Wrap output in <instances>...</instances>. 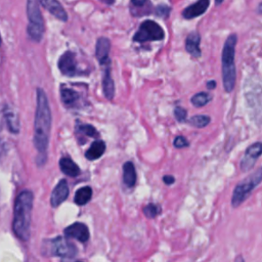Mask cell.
I'll list each match as a JSON object with an SVG mask.
<instances>
[{
	"mask_svg": "<svg viewBox=\"0 0 262 262\" xmlns=\"http://www.w3.org/2000/svg\"><path fill=\"white\" fill-rule=\"evenodd\" d=\"M69 195V186L68 182L62 179L60 180L56 186L53 188L50 196V204L53 208L58 207L61 203H63Z\"/></svg>",
	"mask_w": 262,
	"mask_h": 262,
	"instance_id": "8fae6325",
	"label": "cell"
},
{
	"mask_svg": "<svg viewBox=\"0 0 262 262\" xmlns=\"http://www.w3.org/2000/svg\"><path fill=\"white\" fill-rule=\"evenodd\" d=\"M173 145L176 147V148H184V147H187L189 145V142L188 140L182 136V135H178L174 138V141H173Z\"/></svg>",
	"mask_w": 262,
	"mask_h": 262,
	"instance_id": "83f0119b",
	"label": "cell"
},
{
	"mask_svg": "<svg viewBox=\"0 0 262 262\" xmlns=\"http://www.w3.org/2000/svg\"><path fill=\"white\" fill-rule=\"evenodd\" d=\"M212 100V95L207 93V92H199L194 94L191 98L190 101L193 106L195 107H202L208 104Z\"/></svg>",
	"mask_w": 262,
	"mask_h": 262,
	"instance_id": "603a6c76",
	"label": "cell"
},
{
	"mask_svg": "<svg viewBox=\"0 0 262 262\" xmlns=\"http://www.w3.org/2000/svg\"><path fill=\"white\" fill-rule=\"evenodd\" d=\"M156 13L161 17H167L170 13V7H168L167 5H159L156 8Z\"/></svg>",
	"mask_w": 262,
	"mask_h": 262,
	"instance_id": "f1b7e54d",
	"label": "cell"
},
{
	"mask_svg": "<svg viewBox=\"0 0 262 262\" xmlns=\"http://www.w3.org/2000/svg\"><path fill=\"white\" fill-rule=\"evenodd\" d=\"M59 168L63 174L71 177H76L80 174V168L70 158H61L59 160Z\"/></svg>",
	"mask_w": 262,
	"mask_h": 262,
	"instance_id": "e0dca14e",
	"label": "cell"
},
{
	"mask_svg": "<svg viewBox=\"0 0 262 262\" xmlns=\"http://www.w3.org/2000/svg\"><path fill=\"white\" fill-rule=\"evenodd\" d=\"M257 12L260 13V14H262V2L258 5V7H257Z\"/></svg>",
	"mask_w": 262,
	"mask_h": 262,
	"instance_id": "e575fe53",
	"label": "cell"
},
{
	"mask_svg": "<svg viewBox=\"0 0 262 262\" xmlns=\"http://www.w3.org/2000/svg\"><path fill=\"white\" fill-rule=\"evenodd\" d=\"M2 129V122H1V120H0V130Z\"/></svg>",
	"mask_w": 262,
	"mask_h": 262,
	"instance_id": "74e56055",
	"label": "cell"
},
{
	"mask_svg": "<svg viewBox=\"0 0 262 262\" xmlns=\"http://www.w3.org/2000/svg\"><path fill=\"white\" fill-rule=\"evenodd\" d=\"M5 152H6V146H5V143H4V141L0 138V160L4 157Z\"/></svg>",
	"mask_w": 262,
	"mask_h": 262,
	"instance_id": "4dcf8cb0",
	"label": "cell"
},
{
	"mask_svg": "<svg viewBox=\"0 0 262 262\" xmlns=\"http://www.w3.org/2000/svg\"><path fill=\"white\" fill-rule=\"evenodd\" d=\"M33 201V192L28 189L20 191L14 201L12 229L14 234L24 242L30 238Z\"/></svg>",
	"mask_w": 262,
	"mask_h": 262,
	"instance_id": "7a4b0ae2",
	"label": "cell"
},
{
	"mask_svg": "<svg viewBox=\"0 0 262 262\" xmlns=\"http://www.w3.org/2000/svg\"><path fill=\"white\" fill-rule=\"evenodd\" d=\"M189 124L195 128H205L211 122V118L207 115H196L189 119Z\"/></svg>",
	"mask_w": 262,
	"mask_h": 262,
	"instance_id": "cb8c5ba5",
	"label": "cell"
},
{
	"mask_svg": "<svg viewBox=\"0 0 262 262\" xmlns=\"http://www.w3.org/2000/svg\"><path fill=\"white\" fill-rule=\"evenodd\" d=\"M163 181L165 182V184H167V185H171V184H173V183H174L175 178H174L172 175H165V176L163 177Z\"/></svg>",
	"mask_w": 262,
	"mask_h": 262,
	"instance_id": "f546056e",
	"label": "cell"
},
{
	"mask_svg": "<svg viewBox=\"0 0 262 262\" xmlns=\"http://www.w3.org/2000/svg\"><path fill=\"white\" fill-rule=\"evenodd\" d=\"M104 150H105V143L102 140H96L87 149L85 157L90 161L97 160L103 155Z\"/></svg>",
	"mask_w": 262,
	"mask_h": 262,
	"instance_id": "ffe728a7",
	"label": "cell"
},
{
	"mask_svg": "<svg viewBox=\"0 0 262 262\" xmlns=\"http://www.w3.org/2000/svg\"><path fill=\"white\" fill-rule=\"evenodd\" d=\"M79 262H80V261H79Z\"/></svg>",
	"mask_w": 262,
	"mask_h": 262,
	"instance_id": "f35d334b",
	"label": "cell"
},
{
	"mask_svg": "<svg viewBox=\"0 0 262 262\" xmlns=\"http://www.w3.org/2000/svg\"><path fill=\"white\" fill-rule=\"evenodd\" d=\"M210 5V0H198L195 3L187 6L182 11V16L186 19H191L196 16L202 15L208 9Z\"/></svg>",
	"mask_w": 262,
	"mask_h": 262,
	"instance_id": "7c38bea8",
	"label": "cell"
},
{
	"mask_svg": "<svg viewBox=\"0 0 262 262\" xmlns=\"http://www.w3.org/2000/svg\"><path fill=\"white\" fill-rule=\"evenodd\" d=\"M215 2H216L217 5H219V4H221L223 2V0H215Z\"/></svg>",
	"mask_w": 262,
	"mask_h": 262,
	"instance_id": "d590c367",
	"label": "cell"
},
{
	"mask_svg": "<svg viewBox=\"0 0 262 262\" xmlns=\"http://www.w3.org/2000/svg\"><path fill=\"white\" fill-rule=\"evenodd\" d=\"M102 88H103L104 96L107 99H113L115 94V85H114V81L112 79L108 68H106V70L104 71V75L102 78Z\"/></svg>",
	"mask_w": 262,
	"mask_h": 262,
	"instance_id": "44dd1931",
	"label": "cell"
},
{
	"mask_svg": "<svg viewBox=\"0 0 262 262\" xmlns=\"http://www.w3.org/2000/svg\"><path fill=\"white\" fill-rule=\"evenodd\" d=\"M37 1L38 0H27V15L29 19L28 26L44 29V20Z\"/></svg>",
	"mask_w": 262,
	"mask_h": 262,
	"instance_id": "9c48e42d",
	"label": "cell"
},
{
	"mask_svg": "<svg viewBox=\"0 0 262 262\" xmlns=\"http://www.w3.org/2000/svg\"><path fill=\"white\" fill-rule=\"evenodd\" d=\"M38 1L46 10H48L57 19L62 21H66L68 19V14L66 10L57 0H38Z\"/></svg>",
	"mask_w": 262,
	"mask_h": 262,
	"instance_id": "4fadbf2b",
	"label": "cell"
},
{
	"mask_svg": "<svg viewBox=\"0 0 262 262\" xmlns=\"http://www.w3.org/2000/svg\"><path fill=\"white\" fill-rule=\"evenodd\" d=\"M58 69L66 76H75L78 72L76 56L72 51H66L58 59Z\"/></svg>",
	"mask_w": 262,
	"mask_h": 262,
	"instance_id": "ba28073f",
	"label": "cell"
},
{
	"mask_svg": "<svg viewBox=\"0 0 262 262\" xmlns=\"http://www.w3.org/2000/svg\"><path fill=\"white\" fill-rule=\"evenodd\" d=\"M165 37L162 27L154 20L147 19L141 23L138 31L135 33L133 40L136 42L161 41Z\"/></svg>",
	"mask_w": 262,
	"mask_h": 262,
	"instance_id": "8992f818",
	"label": "cell"
},
{
	"mask_svg": "<svg viewBox=\"0 0 262 262\" xmlns=\"http://www.w3.org/2000/svg\"><path fill=\"white\" fill-rule=\"evenodd\" d=\"M174 117L178 122H184L187 117V112L181 106H176L174 108Z\"/></svg>",
	"mask_w": 262,
	"mask_h": 262,
	"instance_id": "4316f807",
	"label": "cell"
},
{
	"mask_svg": "<svg viewBox=\"0 0 262 262\" xmlns=\"http://www.w3.org/2000/svg\"><path fill=\"white\" fill-rule=\"evenodd\" d=\"M64 234L68 237L76 238L81 243H85L89 238V229L84 223L77 222L64 228Z\"/></svg>",
	"mask_w": 262,
	"mask_h": 262,
	"instance_id": "30bf717a",
	"label": "cell"
},
{
	"mask_svg": "<svg viewBox=\"0 0 262 262\" xmlns=\"http://www.w3.org/2000/svg\"><path fill=\"white\" fill-rule=\"evenodd\" d=\"M215 87H216V81L210 80V81L207 82V88H208L209 90H212V89H214Z\"/></svg>",
	"mask_w": 262,
	"mask_h": 262,
	"instance_id": "1f68e13d",
	"label": "cell"
},
{
	"mask_svg": "<svg viewBox=\"0 0 262 262\" xmlns=\"http://www.w3.org/2000/svg\"><path fill=\"white\" fill-rule=\"evenodd\" d=\"M92 196V189L89 186H84L79 188L74 196V201L77 205L79 206H83L85 204H87L90 199Z\"/></svg>",
	"mask_w": 262,
	"mask_h": 262,
	"instance_id": "7402d4cb",
	"label": "cell"
},
{
	"mask_svg": "<svg viewBox=\"0 0 262 262\" xmlns=\"http://www.w3.org/2000/svg\"><path fill=\"white\" fill-rule=\"evenodd\" d=\"M3 116H4V119L6 121L9 131L14 134L19 133V130H20L19 119H18L17 113L13 110V107L6 104L3 107Z\"/></svg>",
	"mask_w": 262,
	"mask_h": 262,
	"instance_id": "5bb4252c",
	"label": "cell"
},
{
	"mask_svg": "<svg viewBox=\"0 0 262 262\" xmlns=\"http://www.w3.org/2000/svg\"><path fill=\"white\" fill-rule=\"evenodd\" d=\"M234 262H245V260H244V258H243L242 255H237V256L235 257V259H234Z\"/></svg>",
	"mask_w": 262,
	"mask_h": 262,
	"instance_id": "836d02e7",
	"label": "cell"
},
{
	"mask_svg": "<svg viewBox=\"0 0 262 262\" xmlns=\"http://www.w3.org/2000/svg\"><path fill=\"white\" fill-rule=\"evenodd\" d=\"M161 213V208L159 205L156 204H148L143 208V214L147 218H156Z\"/></svg>",
	"mask_w": 262,
	"mask_h": 262,
	"instance_id": "484cf974",
	"label": "cell"
},
{
	"mask_svg": "<svg viewBox=\"0 0 262 262\" xmlns=\"http://www.w3.org/2000/svg\"><path fill=\"white\" fill-rule=\"evenodd\" d=\"M60 97L64 105L69 107H73L77 105V102L79 100V93L71 88H67L62 86L60 88Z\"/></svg>",
	"mask_w": 262,
	"mask_h": 262,
	"instance_id": "ac0fdd59",
	"label": "cell"
},
{
	"mask_svg": "<svg viewBox=\"0 0 262 262\" xmlns=\"http://www.w3.org/2000/svg\"><path fill=\"white\" fill-rule=\"evenodd\" d=\"M200 44L201 37L198 32H191L185 39V49L194 58L200 57L202 54Z\"/></svg>",
	"mask_w": 262,
	"mask_h": 262,
	"instance_id": "9a60e30c",
	"label": "cell"
},
{
	"mask_svg": "<svg viewBox=\"0 0 262 262\" xmlns=\"http://www.w3.org/2000/svg\"><path fill=\"white\" fill-rule=\"evenodd\" d=\"M43 254L49 256H58L60 258H73L77 254L76 247L62 236L44 241Z\"/></svg>",
	"mask_w": 262,
	"mask_h": 262,
	"instance_id": "5b68a950",
	"label": "cell"
},
{
	"mask_svg": "<svg viewBox=\"0 0 262 262\" xmlns=\"http://www.w3.org/2000/svg\"><path fill=\"white\" fill-rule=\"evenodd\" d=\"M123 181L128 187H133L136 182V171L132 162H126L123 166Z\"/></svg>",
	"mask_w": 262,
	"mask_h": 262,
	"instance_id": "d6986e66",
	"label": "cell"
},
{
	"mask_svg": "<svg viewBox=\"0 0 262 262\" xmlns=\"http://www.w3.org/2000/svg\"><path fill=\"white\" fill-rule=\"evenodd\" d=\"M77 130L80 133H82L83 135H86L89 137H97L98 136L97 130L93 126L88 125V124H79L77 126Z\"/></svg>",
	"mask_w": 262,
	"mask_h": 262,
	"instance_id": "d4e9b609",
	"label": "cell"
},
{
	"mask_svg": "<svg viewBox=\"0 0 262 262\" xmlns=\"http://www.w3.org/2000/svg\"><path fill=\"white\" fill-rule=\"evenodd\" d=\"M36 93L37 105L34 121L33 141L38 151L36 162L39 166H42L45 164L47 159V148L51 130V111L44 90L38 88L36 90Z\"/></svg>",
	"mask_w": 262,
	"mask_h": 262,
	"instance_id": "6da1fadb",
	"label": "cell"
},
{
	"mask_svg": "<svg viewBox=\"0 0 262 262\" xmlns=\"http://www.w3.org/2000/svg\"><path fill=\"white\" fill-rule=\"evenodd\" d=\"M261 155H262V142L257 141L249 145L241 160V163H239L241 170L243 172H247L251 170L255 166L257 160Z\"/></svg>",
	"mask_w": 262,
	"mask_h": 262,
	"instance_id": "52a82bcc",
	"label": "cell"
},
{
	"mask_svg": "<svg viewBox=\"0 0 262 262\" xmlns=\"http://www.w3.org/2000/svg\"><path fill=\"white\" fill-rule=\"evenodd\" d=\"M235 44L236 35L231 34L227 37L222 50V80L224 90L228 93L233 90L236 80V70L234 62Z\"/></svg>",
	"mask_w": 262,
	"mask_h": 262,
	"instance_id": "3957f363",
	"label": "cell"
},
{
	"mask_svg": "<svg viewBox=\"0 0 262 262\" xmlns=\"http://www.w3.org/2000/svg\"><path fill=\"white\" fill-rule=\"evenodd\" d=\"M111 49V42L107 38L101 37L96 42L95 47V54L98 59V61L101 64H104L105 62H108V53Z\"/></svg>",
	"mask_w": 262,
	"mask_h": 262,
	"instance_id": "2e32d148",
	"label": "cell"
},
{
	"mask_svg": "<svg viewBox=\"0 0 262 262\" xmlns=\"http://www.w3.org/2000/svg\"><path fill=\"white\" fill-rule=\"evenodd\" d=\"M101 1H104V2H108V3L113 2V0H101Z\"/></svg>",
	"mask_w": 262,
	"mask_h": 262,
	"instance_id": "8d00e7d4",
	"label": "cell"
},
{
	"mask_svg": "<svg viewBox=\"0 0 262 262\" xmlns=\"http://www.w3.org/2000/svg\"><path fill=\"white\" fill-rule=\"evenodd\" d=\"M131 2L133 5L139 7V6H142L146 2V0H131Z\"/></svg>",
	"mask_w": 262,
	"mask_h": 262,
	"instance_id": "d6a6232c",
	"label": "cell"
},
{
	"mask_svg": "<svg viewBox=\"0 0 262 262\" xmlns=\"http://www.w3.org/2000/svg\"><path fill=\"white\" fill-rule=\"evenodd\" d=\"M262 181V168L257 169L254 173L249 175L247 178L239 181L232 192L231 206L232 208L239 207L252 193V191Z\"/></svg>",
	"mask_w": 262,
	"mask_h": 262,
	"instance_id": "277c9868",
	"label": "cell"
}]
</instances>
